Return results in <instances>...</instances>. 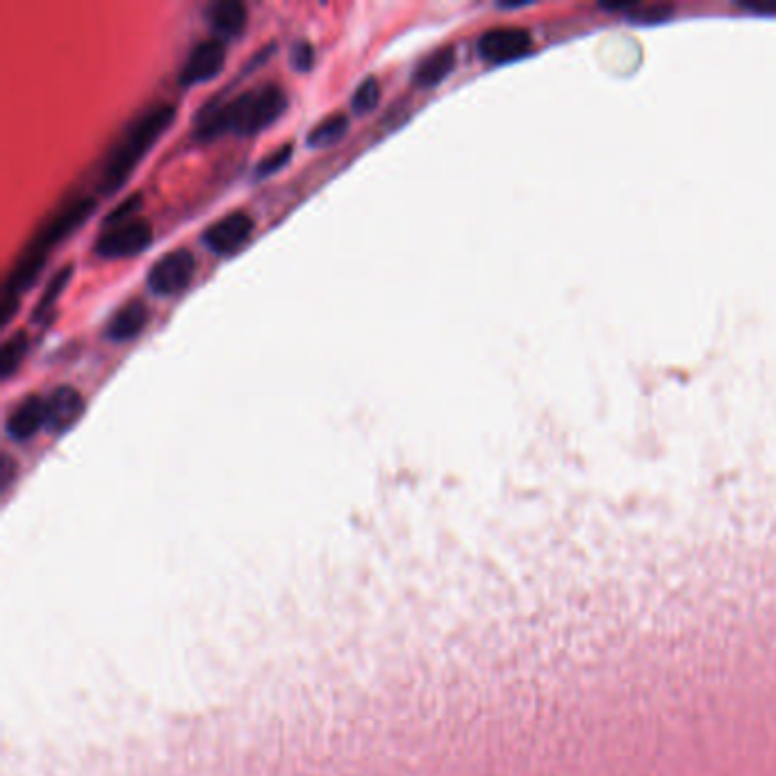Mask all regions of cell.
Returning a JSON list of instances; mask_svg holds the SVG:
<instances>
[{
    "label": "cell",
    "instance_id": "6da1fadb",
    "mask_svg": "<svg viewBox=\"0 0 776 776\" xmlns=\"http://www.w3.org/2000/svg\"><path fill=\"white\" fill-rule=\"evenodd\" d=\"M94 208L96 203L89 196L68 199L42 221V226L36 228L32 240L25 244V248L17 257V265L10 269V276L6 280V297L3 308H0L3 310V323L12 319L19 306V297L44 269L49 253L57 248L71 233H76L89 219Z\"/></svg>",
    "mask_w": 776,
    "mask_h": 776
},
{
    "label": "cell",
    "instance_id": "7a4b0ae2",
    "mask_svg": "<svg viewBox=\"0 0 776 776\" xmlns=\"http://www.w3.org/2000/svg\"><path fill=\"white\" fill-rule=\"evenodd\" d=\"M287 98L278 87H261L246 92L228 103H216L205 107L196 119V137L199 139H214L224 132L237 135H257L269 128L274 121L280 119L285 113Z\"/></svg>",
    "mask_w": 776,
    "mask_h": 776
},
{
    "label": "cell",
    "instance_id": "3957f363",
    "mask_svg": "<svg viewBox=\"0 0 776 776\" xmlns=\"http://www.w3.org/2000/svg\"><path fill=\"white\" fill-rule=\"evenodd\" d=\"M176 119V107L171 103H160L146 109V113L135 119L121 139L115 143V149L107 153L100 169V188L105 194L117 192L128 176L137 169L141 158L153 149V143L169 130Z\"/></svg>",
    "mask_w": 776,
    "mask_h": 776
},
{
    "label": "cell",
    "instance_id": "277c9868",
    "mask_svg": "<svg viewBox=\"0 0 776 776\" xmlns=\"http://www.w3.org/2000/svg\"><path fill=\"white\" fill-rule=\"evenodd\" d=\"M153 242V228L146 219H126L119 224H109L96 242V253L103 261H121L135 257Z\"/></svg>",
    "mask_w": 776,
    "mask_h": 776
},
{
    "label": "cell",
    "instance_id": "5b68a950",
    "mask_svg": "<svg viewBox=\"0 0 776 776\" xmlns=\"http://www.w3.org/2000/svg\"><path fill=\"white\" fill-rule=\"evenodd\" d=\"M196 274V261L190 251L178 248L167 253L149 272V289L156 297H176L190 287Z\"/></svg>",
    "mask_w": 776,
    "mask_h": 776
},
{
    "label": "cell",
    "instance_id": "8992f818",
    "mask_svg": "<svg viewBox=\"0 0 776 776\" xmlns=\"http://www.w3.org/2000/svg\"><path fill=\"white\" fill-rule=\"evenodd\" d=\"M531 44H533V40H531V32L527 28L501 25V28H492V30L480 34L478 55L492 64L512 62L517 57L527 55Z\"/></svg>",
    "mask_w": 776,
    "mask_h": 776
},
{
    "label": "cell",
    "instance_id": "52a82bcc",
    "mask_svg": "<svg viewBox=\"0 0 776 776\" xmlns=\"http://www.w3.org/2000/svg\"><path fill=\"white\" fill-rule=\"evenodd\" d=\"M253 228L255 224L246 212H231L205 231L203 242L212 253L226 257L240 251L251 240Z\"/></svg>",
    "mask_w": 776,
    "mask_h": 776
},
{
    "label": "cell",
    "instance_id": "ba28073f",
    "mask_svg": "<svg viewBox=\"0 0 776 776\" xmlns=\"http://www.w3.org/2000/svg\"><path fill=\"white\" fill-rule=\"evenodd\" d=\"M226 62V51L224 44L219 40H205L192 49L180 71V83L184 85H201L212 78H216V73L224 68Z\"/></svg>",
    "mask_w": 776,
    "mask_h": 776
},
{
    "label": "cell",
    "instance_id": "9c48e42d",
    "mask_svg": "<svg viewBox=\"0 0 776 776\" xmlns=\"http://www.w3.org/2000/svg\"><path fill=\"white\" fill-rule=\"evenodd\" d=\"M49 426L46 398L42 396H25L17 408L8 415V435L17 442H25L34 437L42 428Z\"/></svg>",
    "mask_w": 776,
    "mask_h": 776
},
{
    "label": "cell",
    "instance_id": "30bf717a",
    "mask_svg": "<svg viewBox=\"0 0 776 776\" xmlns=\"http://www.w3.org/2000/svg\"><path fill=\"white\" fill-rule=\"evenodd\" d=\"M46 411H49V430L51 433H64L73 424H78V419L85 413V398L76 387H57L49 398H46Z\"/></svg>",
    "mask_w": 776,
    "mask_h": 776
},
{
    "label": "cell",
    "instance_id": "8fae6325",
    "mask_svg": "<svg viewBox=\"0 0 776 776\" xmlns=\"http://www.w3.org/2000/svg\"><path fill=\"white\" fill-rule=\"evenodd\" d=\"M208 19L219 36H237L246 28V6L240 0H219L210 10Z\"/></svg>",
    "mask_w": 776,
    "mask_h": 776
},
{
    "label": "cell",
    "instance_id": "7c38bea8",
    "mask_svg": "<svg viewBox=\"0 0 776 776\" xmlns=\"http://www.w3.org/2000/svg\"><path fill=\"white\" fill-rule=\"evenodd\" d=\"M146 321H149V312H146V308L139 301H130L113 319H109L107 336L115 342L135 340L143 330Z\"/></svg>",
    "mask_w": 776,
    "mask_h": 776
},
{
    "label": "cell",
    "instance_id": "4fadbf2b",
    "mask_svg": "<svg viewBox=\"0 0 776 776\" xmlns=\"http://www.w3.org/2000/svg\"><path fill=\"white\" fill-rule=\"evenodd\" d=\"M454 66H456V53L451 49L433 51L415 68V83L419 87H424V89L435 87V85L445 83L449 78V73L454 71Z\"/></svg>",
    "mask_w": 776,
    "mask_h": 776
},
{
    "label": "cell",
    "instance_id": "5bb4252c",
    "mask_svg": "<svg viewBox=\"0 0 776 776\" xmlns=\"http://www.w3.org/2000/svg\"><path fill=\"white\" fill-rule=\"evenodd\" d=\"M347 132H349V117L338 113L326 117L312 128V132L308 135V143L312 149H326V146L338 143Z\"/></svg>",
    "mask_w": 776,
    "mask_h": 776
},
{
    "label": "cell",
    "instance_id": "9a60e30c",
    "mask_svg": "<svg viewBox=\"0 0 776 776\" xmlns=\"http://www.w3.org/2000/svg\"><path fill=\"white\" fill-rule=\"evenodd\" d=\"M28 347L30 342L23 330L14 332L12 338L3 342V349H0V376H3V381H10L17 374V369L21 366L28 353Z\"/></svg>",
    "mask_w": 776,
    "mask_h": 776
},
{
    "label": "cell",
    "instance_id": "2e32d148",
    "mask_svg": "<svg viewBox=\"0 0 776 776\" xmlns=\"http://www.w3.org/2000/svg\"><path fill=\"white\" fill-rule=\"evenodd\" d=\"M71 272H73L71 267H64V269H60V272L51 278V283L46 285V289H44V294H42L40 304H36V308H34V321H44L46 317L53 315L57 301L62 299V291L66 289V285H68V280H71Z\"/></svg>",
    "mask_w": 776,
    "mask_h": 776
},
{
    "label": "cell",
    "instance_id": "e0dca14e",
    "mask_svg": "<svg viewBox=\"0 0 776 776\" xmlns=\"http://www.w3.org/2000/svg\"><path fill=\"white\" fill-rule=\"evenodd\" d=\"M381 100V87H379V81L376 78H366L364 83L358 85L353 98H351V107L355 109L358 115H364V113H372V109L379 105Z\"/></svg>",
    "mask_w": 776,
    "mask_h": 776
},
{
    "label": "cell",
    "instance_id": "ac0fdd59",
    "mask_svg": "<svg viewBox=\"0 0 776 776\" xmlns=\"http://www.w3.org/2000/svg\"><path fill=\"white\" fill-rule=\"evenodd\" d=\"M294 156V149H291V143H283L278 151H274L272 156H267L261 164H257V178H267V176H274L276 171H280Z\"/></svg>",
    "mask_w": 776,
    "mask_h": 776
},
{
    "label": "cell",
    "instance_id": "d6986e66",
    "mask_svg": "<svg viewBox=\"0 0 776 776\" xmlns=\"http://www.w3.org/2000/svg\"><path fill=\"white\" fill-rule=\"evenodd\" d=\"M291 64L299 71H308L315 64V49L308 42H299L291 49Z\"/></svg>",
    "mask_w": 776,
    "mask_h": 776
}]
</instances>
